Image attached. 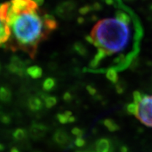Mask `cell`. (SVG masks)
<instances>
[{"label":"cell","mask_w":152,"mask_h":152,"mask_svg":"<svg viewBox=\"0 0 152 152\" xmlns=\"http://www.w3.org/2000/svg\"><path fill=\"white\" fill-rule=\"evenodd\" d=\"M6 23L11 30V37L7 47L12 51L20 49L35 58L38 45L48 38L52 31L58 28V23L52 15L39 9L35 0L22 10L9 8Z\"/></svg>","instance_id":"obj_2"},{"label":"cell","mask_w":152,"mask_h":152,"mask_svg":"<svg viewBox=\"0 0 152 152\" xmlns=\"http://www.w3.org/2000/svg\"><path fill=\"white\" fill-rule=\"evenodd\" d=\"M74 9H75V6H74L73 3L64 2L60 6H58L56 9V13L61 18L62 17L64 18V17L68 16L70 13H71L74 10Z\"/></svg>","instance_id":"obj_6"},{"label":"cell","mask_w":152,"mask_h":152,"mask_svg":"<svg viewBox=\"0 0 152 152\" xmlns=\"http://www.w3.org/2000/svg\"><path fill=\"white\" fill-rule=\"evenodd\" d=\"M93 8H94V9H96V10H99V9H101V5L99 4L96 3L94 6H93Z\"/></svg>","instance_id":"obj_29"},{"label":"cell","mask_w":152,"mask_h":152,"mask_svg":"<svg viewBox=\"0 0 152 152\" xmlns=\"http://www.w3.org/2000/svg\"><path fill=\"white\" fill-rule=\"evenodd\" d=\"M75 145L77 147H82L85 144V140L81 137H77L75 140Z\"/></svg>","instance_id":"obj_23"},{"label":"cell","mask_w":152,"mask_h":152,"mask_svg":"<svg viewBox=\"0 0 152 152\" xmlns=\"http://www.w3.org/2000/svg\"><path fill=\"white\" fill-rule=\"evenodd\" d=\"M11 99V92L5 87L0 88V101L4 103L9 102Z\"/></svg>","instance_id":"obj_11"},{"label":"cell","mask_w":152,"mask_h":152,"mask_svg":"<svg viewBox=\"0 0 152 152\" xmlns=\"http://www.w3.org/2000/svg\"><path fill=\"white\" fill-rule=\"evenodd\" d=\"M137 106L136 117L144 125L152 127V96L143 95Z\"/></svg>","instance_id":"obj_3"},{"label":"cell","mask_w":152,"mask_h":152,"mask_svg":"<svg viewBox=\"0 0 152 152\" xmlns=\"http://www.w3.org/2000/svg\"><path fill=\"white\" fill-rule=\"evenodd\" d=\"M71 132L72 134H74V135L77 136V137H82L83 135V133H84L83 130H81V129L79 128H77V127H75V128H73L72 129Z\"/></svg>","instance_id":"obj_22"},{"label":"cell","mask_w":152,"mask_h":152,"mask_svg":"<svg viewBox=\"0 0 152 152\" xmlns=\"http://www.w3.org/2000/svg\"><path fill=\"white\" fill-rule=\"evenodd\" d=\"M26 73L32 78L37 79L42 75V69L37 66H30L26 69Z\"/></svg>","instance_id":"obj_10"},{"label":"cell","mask_w":152,"mask_h":152,"mask_svg":"<svg viewBox=\"0 0 152 152\" xmlns=\"http://www.w3.org/2000/svg\"><path fill=\"white\" fill-rule=\"evenodd\" d=\"M103 124L110 132H115L119 130V126L113 119L106 118L103 121Z\"/></svg>","instance_id":"obj_12"},{"label":"cell","mask_w":152,"mask_h":152,"mask_svg":"<svg viewBox=\"0 0 152 152\" xmlns=\"http://www.w3.org/2000/svg\"><path fill=\"white\" fill-rule=\"evenodd\" d=\"M0 71H1V66H0Z\"/></svg>","instance_id":"obj_35"},{"label":"cell","mask_w":152,"mask_h":152,"mask_svg":"<svg viewBox=\"0 0 152 152\" xmlns=\"http://www.w3.org/2000/svg\"><path fill=\"white\" fill-rule=\"evenodd\" d=\"M26 135H27V133H26V131L24 129L18 128L15 130L14 132H13V137L16 140H18V141L23 140Z\"/></svg>","instance_id":"obj_16"},{"label":"cell","mask_w":152,"mask_h":152,"mask_svg":"<svg viewBox=\"0 0 152 152\" xmlns=\"http://www.w3.org/2000/svg\"><path fill=\"white\" fill-rule=\"evenodd\" d=\"M106 77L109 80V81H111L112 83H117L118 81V75L117 71L115 69H114L113 68H110L106 71Z\"/></svg>","instance_id":"obj_13"},{"label":"cell","mask_w":152,"mask_h":152,"mask_svg":"<svg viewBox=\"0 0 152 152\" xmlns=\"http://www.w3.org/2000/svg\"><path fill=\"white\" fill-rule=\"evenodd\" d=\"M127 111L129 114H131V115H136L137 113L138 110V106L137 104L135 103H130L129 104L128 106H127Z\"/></svg>","instance_id":"obj_19"},{"label":"cell","mask_w":152,"mask_h":152,"mask_svg":"<svg viewBox=\"0 0 152 152\" xmlns=\"http://www.w3.org/2000/svg\"><path fill=\"white\" fill-rule=\"evenodd\" d=\"M75 121V118L73 116V115H72L69 118V120H68V123H74Z\"/></svg>","instance_id":"obj_32"},{"label":"cell","mask_w":152,"mask_h":152,"mask_svg":"<svg viewBox=\"0 0 152 152\" xmlns=\"http://www.w3.org/2000/svg\"><path fill=\"white\" fill-rule=\"evenodd\" d=\"M4 150V146L2 144H0V152L3 151Z\"/></svg>","instance_id":"obj_34"},{"label":"cell","mask_w":152,"mask_h":152,"mask_svg":"<svg viewBox=\"0 0 152 152\" xmlns=\"http://www.w3.org/2000/svg\"><path fill=\"white\" fill-rule=\"evenodd\" d=\"M47 130V128L45 125L42 124H34L33 125V129L32 131L33 132L34 134H37V136H39L42 134V133L45 132Z\"/></svg>","instance_id":"obj_17"},{"label":"cell","mask_w":152,"mask_h":152,"mask_svg":"<svg viewBox=\"0 0 152 152\" xmlns=\"http://www.w3.org/2000/svg\"><path fill=\"white\" fill-rule=\"evenodd\" d=\"M121 152H128V147H125V146H123V147L121 148Z\"/></svg>","instance_id":"obj_30"},{"label":"cell","mask_w":152,"mask_h":152,"mask_svg":"<svg viewBox=\"0 0 152 152\" xmlns=\"http://www.w3.org/2000/svg\"><path fill=\"white\" fill-rule=\"evenodd\" d=\"M143 94H141L138 91H135V92H133V100H134V103L137 104H139V102L142 100Z\"/></svg>","instance_id":"obj_21"},{"label":"cell","mask_w":152,"mask_h":152,"mask_svg":"<svg viewBox=\"0 0 152 152\" xmlns=\"http://www.w3.org/2000/svg\"><path fill=\"white\" fill-rule=\"evenodd\" d=\"M11 37V30L9 26L0 18V45H4Z\"/></svg>","instance_id":"obj_5"},{"label":"cell","mask_w":152,"mask_h":152,"mask_svg":"<svg viewBox=\"0 0 152 152\" xmlns=\"http://www.w3.org/2000/svg\"><path fill=\"white\" fill-rule=\"evenodd\" d=\"M90 9H91L90 7H89V6H85V7H82V8L80 9L79 12L81 14L85 15V14H87V13L90 11Z\"/></svg>","instance_id":"obj_25"},{"label":"cell","mask_w":152,"mask_h":152,"mask_svg":"<svg viewBox=\"0 0 152 152\" xmlns=\"http://www.w3.org/2000/svg\"><path fill=\"white\" fill-rule=\"evenodd\" d=\"M43 104L42 100L37 96H32L28 100V107L32 111L37 112L42 109Z\"/></svg>","instance_id":"obj_8"},{"label":"cell","mask_w":152,"mask_h":152,"mask_svg":"<svg viewBox=\"0 0 152 152\" xmlns=\"http://www.w3.org/2000/svg\"><path fill=\"white\" fill-rule=\"evenodd\" d=\"M57 120L58 121V122L61 124H66L68 123V120L69 118L65 113H58L56 115Z\"/></svg>","instance_id":"obj_20"},{"label":"cell","mask_w":152,"mask_h":152,"mask_svg":"<svg viewBox=\"0 0 152 152\" xmlns=\"http://www.w3.org/2000/svg\"><path fill=\"white\" fill-rule=\"evenodd\" d=\"M56 86V80L52 77H48L43 82L42 88L45 91L49 92L52 90Z\"/></svg>","instance_id":"obj_14"},{"label":"cell","mask_w":152,"mask_h":152,"mask_svg":"<svg viewBox=\"0 0 152 152\" xmlns=\"http://www.w3.org/2000/svg\"><path fill=\"white\" fill-rule=\"evenodd\" d=\"M11 73L23 76L25 74V63L16 56L11 58V62L7 66Z\"/></svg>","instance_id":"obj_4"},{"label":"cell","mask_w":152,"mask_h":152,"mask_svg":"<svg viewBox=\"0 0 152 152\" xmlns=\"http://www.w3.org/2000/svg\"><path fill=\"white\" fill-rule=\"evenodd\" d=\"M54 140L57 144L64 145L68 141V135L65 131L62 130H57L54 134Z\"/></svg>","instance_id":"obj_9"},{"label":"cell","mask_w":152,"mask_h":152,"mask_svg":"<svg viewBox=\"0 0 152 152\" xmlns=\"http://www.w3.org/2000/svg\"><path fill=\"white\" fill-rule=\"evenodd\" d=\"M36 3L37 4V5L39 6V7H40L44 4V1H45V0H35Z\"/></svg>","instance_id":"obj_31"},{"label":"cell","mask_w":152,"mask_h":152,"mask_svg":"<svg viewBox=\"0 0 152 152\" xmlns=\"http://www.w3.org/2000/svg\"><path fill=\"white\" fill-rule=\"evenodd\" d=\"M143 30L138 18L128 22L115 18H104L95 24L90 33L98 52L90 62V67L96 68L106 56L118 54V71L128 68L139 51Z\"/></svg>","instance_id":"obj_1"},{"label":"cell","mask_w":152,"mask_h":152,"mask_svg":"<svg viewBox=\"0 0 152 152\" xmlns=\"http://www.w3.org/2000/svg\"><path fill=\"white\" fill-rule=\"evenodd\" d=\"M115 89H116V92L118 93V94H121V93H123V91H124V87H123V85L122 84H117L116 87H115Z\"/></svg>","instance_id":"obj_28"},{"label":"cell","mask_w":152,"mask_h":152,"mask_svg":"<svg viewBox=\"0 0 152 152\" xmlns=\"http://www.w3.org/2000/svg\"><path fill=\"white\" fill-rule=\"evenodd\" d=\"M63 99H64V100L65 101V102H71V101L72 100V99H73V96H72V94L70 92H66L65 94H64Z\"/></svg>","instance_id":"obj_26"},{"label":"cell","mask_w":152,"mask_h":152,"mask_svg":"<svg viewBox=\"0 0 152 152\" xmlns=\"http://www.w3.org/2000/svg\"><path fill=\"white\" fill-rule=\"evenodd\" d=\"M87 90L89 94L92 95V96H94L96 93V90L95 89V87L92 86V85H88V86H87Z\"/></svg>","instance_id":"obj_24"},{"label":"cell","mask_w":152,"mask_h":152,"mask_svg":"<svg viewBox=\"0 0 152 152\" xmlns=\"http://www.w3.org/2000/svg\"><path fill=\"white\" fill-rule=\"evenodd\" d=\"M44 100H45V106L47 109H51L53 106H54L57 103V99L55 96H43Z\"/></svg>","instance_id":"obj_15"},{"label":"cell","mask_w":152,"mask_h":152,"mask_svg":"<svg viewBox=\"0 0 152 152\" xmlns=\"http://www.w3.org/2000/svg\"><path fill=\"white\" fill-rule=\"evenodd\" d=\"M10 152H20V151H19V150L17 149L16 147H13L12 149H11Z\"/></svg>","instance_id":"obj_33"},{"label":"cell","mask_w":152,"mask_h":152,"mask_svg":"<svg viewBox=\"0 0 152 152\" xmlns=\"http://www.w3.org/2000/svg\"><path fill=\"white\" fill-rule=\"evenodd\" d=\"M74 49H75V50L79 54L83 55V56H84V55L86 54L87 53V49L85 48V47L83 45V44L80 42L75 44V45H74Z\"/></svg>","instance_id":"obj_18"},{"label":"cell","mask_w":152,"mask_h":152,"mask_svg":"<svg viewBox=\"0 0 152 152\" xmlns=\"http://www.w3.org/2000/svg\"><path fill=\"white\" fill-rule=\"evenodd\" d=\"M111 149V142L108 139L102 138L96 142V152H110Z\"/></svg>","instance_id":"obj_7"},{"label":"cell","mask_w":152,"mask_h":152,"mask_svg":"<svg viewBox=\"0 0 152 152\" xmlns=\"http://www.w3.org/2000/svg\"><path fill=\"white\" fill-rule=\"evenodd\" d=\"M1 121L4 124H9L11 122V118L9 115H4L1 117Z\"/></svg>","instance_id":"obj_27"}]
</instances>
